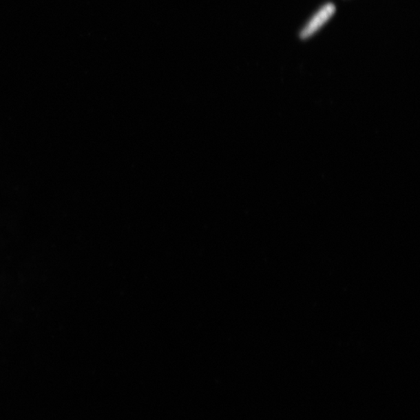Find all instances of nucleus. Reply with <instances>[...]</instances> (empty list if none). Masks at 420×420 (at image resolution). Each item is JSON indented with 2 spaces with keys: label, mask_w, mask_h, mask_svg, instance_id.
Here are the masks:
<instances>
[{
  "label": "nucleus",
  "mask_w": 420,
  "mask_h": 420,
  "mask_svg": "<svg viewBox=\"0 0 420 420\" xmlns=\"http://www.w3.org/2000/svg\"><path fill=\"white\" fill-rule=\"evenodd\" d=\"M335 12V5L326 3L311 18L307 25L302 29L300 37L302 39H308L313 35L331 18Z\"/></svg>",
  "instance_id": "nucleus-1"
}]
</instances>
